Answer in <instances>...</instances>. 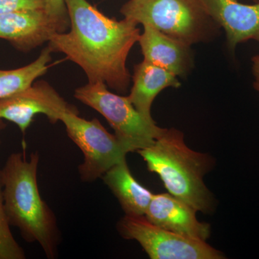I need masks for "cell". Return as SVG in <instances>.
Returning <instances> with one entry per match:
<instances>
[{"mask_svg":"<svg viewBox=\"0 0 259 259\" xmlns=\"http://www.w3.org/2000/svg\"><path fill=\"white\" fill-rule=\"evenodd\" d=\"M122 238L139 242L152 259H221L224 255L206 243L174 233L150 222L146 216L125 214L117 223Z\"/></svg>","mask_w":259,"mask_h":259,"instance_id":"cell-7","label":"cell"},{"mask_svg":"<svg viewBox=\"0 0 259 259\" xmlns=\"http://www.w3.org/2000/svg\"><path fill=\"white\" fill-rule=\"evenodd\" d=\"M37 153L28 160L12 153L0 170L3 206L10 226L20 230L25 241L37 242L49 258L57 256L60 232L55 214L42 200L37 187Z\"/></svg>","mask_w":259,"mask_h":259,"instance_id":"cell-2","label":"cell"},{"mask_svg":"<svg viewBox=\"0 0 259 259\" xmlns=\"http://www.w3.org/2000/svg\"><path fill=\"white\" fill-rule=\"evenodd\" d=\"M196 212L190 204L170 193L153 194L145 216L168 231L206 241L210 235V226L199 222Z\"/></svg>","mask_w":259,"mask_h":259,"instance_id":"cell-10","label":"cell"},{"mask_svg":"<svg viewBox=\"0 0 259 259\" xmlns=\"http://www.w3.org/2000/svg\"><path fill=\"white\" fill-rule=\"evenodd\" d=\"M65 3L70 30L54 33L48 47L80 66L90 82L101 81L118 93H125L131 78L127 57L141 35L138 24L108 18L88 0Z\"/></svg>","mask_w":259,"mask_h":259,"instance_id":"cell-1","label":"cell"},{"mask_svg":"<svg viewBox=\"0 0 259 259\" xmlns=\"http://www.w3.org/2000/svg\"><path fill=\"white\" fill-rule=\"evenodd\" d=\"M45 11L55 25L57 32H66L70 21L65 0H46Z\"/></svg>","mask_w":259,"mask_h":259,"instance_id":"cell-17","label":"cell"},{"mask_svg":"<svg viewBox=\"0 0 259 259\" xmlns=\"http://www.w3.org/2000/svg\"><path fill=\"white\" fill-rule=\"evenodd\" d=\"M76 100L101 114L131 152L148 147L163 132L137 111L128 96L112 93L101 81L89 82L74 91Z\"/></svg>","mask_w":259,"mask_h":259,"instance_id":"cell-5","label":"cell"},{"mask_svg":"<svg viewBox=\"0 0 259 259\" xmlns=\"http://www.w3.org/2000/svg\"><path fill=\"white\" fill-rule=\"evenodd\" d=\"M74 108L49 83L40 81L11 96L0 99V119L13 122L24 134L37 114L47 115L51 122L56 123L64 112Z\"/></svg>","mask_w":259,"mask_h":259,"instance_id":"cell-8","label":"cell"},{"mask_svg":"<svg viewBox=\"0 0 259 259\" xmlns=\"http://www.w3.org/2000/svg\"><path fill=\"white\" fill-rule=\"evenodd\" d=\"M143 26L144 32L140 35L139 42L144 60L177 77L187 74L193 65L190 46L149 25Z\"/></svg>","mask_w":259,"mask_h":259,"instance_id":"cell-12","label":"cell"},{"mask_svg":"<svg viewBox=\"0 0 259 259\" xmlns=\"http://www.w3.org/2000/svg\"><path fill=\"white\" fill-rule=\"evenodd\" d=\"M137 152L148 170L159 176L168 193L197 211L212 210V194L203 180L210 168V158L189 148L181 131L165 128L152 144Z\"/></svg>","mask_w":259,"mask_h":259,"instance_id":"cell-3","label":"cell"},{"mask_svg":"<svg viewBox=\"0 0 259 259\" xmlns=\"http://www.w3.org/2000/svg\"><path fill=\"white\" fill-rule=\"evenodd\" d=\"M5 125L4 122H3V119H0V131H2L3 128H5ZM1 142V141H0Z\"/></svg>","mask_w":259,"mask_h":259,"instance_id":"cell-20","label":"cell"},{"mask_svg":"<svg viewBox=\"0 0 259 259\" xmlns=\"http://www.w3.org/2000/svg\"><path fill=\"white\" fill-rule=\"evenodd\" d=\"M46 0H0V15L20 10H45Z\"/></svg>","mask_w":259,"mask_h":259,"instance_id":"cell-18","label":"cell"},{"mask_svg":"<svg viewBox=\"0 0 259 259\" xmlns=\"http://www.w3.org/2000/svg\"><path fill=\"white\" fill-rule=\"evenodd\" d=\"M120 13L124 18L149 25L190 47L212 36L216 24L197 0H129Z\"/></svg>","mask_w":259,"mask_h":259,"instance_id":"cell-4","label":"cell"},{"mask_svg":"<svg viewBox=\"0 0 259 259\" xmlns=\"http://www.w3.org/2000/svg\"><path fill=\"white\" fill-rule=\"evenodd\" d=\"M127 215L143 216L153 196L130 171L126 160L112 167L102 177Z\"/></svg>","mask_w":259,"mask_h":259,"instance_id":"cell-14","label":"cell"},{"mask_svg":"<svg viewBox=\"0 0 259 259\" xmlns=\"http://www.w3.org/2000/svg\"><path fill=\"white\" fill-rule=\"evenodd\" d=\"M50 48L42 49L36 60L18 69H0V99L11 96L31 86L51 67L52 54Z\"/></svg>","mask_w":259,"mask_h":259,"instance_id":"cell-15","label":"cell"},{"mask_svg":"<svg viewBox=\"0 0 259 259\" xmlns=\"http://www.w3.org/2000/svg\"><path fill=\"white\" fill-rule=\"evenodd\" d=\"M133 81L130 100L137 111L151 122H155L151 116V106L158 94L164 89L181 86L176 75L144 60L135 66Z\"/></svg>","mask_w":259,"mask_h":259,"instance_id":"cell-13","label":"cell"},{"mask_svg":"<svg viewBox=\"0 0 259 259\" xmlns=\"http://www.w3.org/2000/svg\"><path fill=\"white\" fill-rule=\"evenodd\" d=\"M252 73H253L254 81L253 88L259 93V55L253 56L251 59Z\"/></svg>","mask_w":259,"mask_h":259,"instance_id":"cell-19","label":"cell"},{"mask_svg":"<svg viewBox=\"0 0 259 259\" xmlns=\"http://www.w3.org/2000/svg\"><path fill=\"white\" fill-rule=\"evenodd\" d=\"M57 32L45 10H20L0 15V38L24 53L49 42Z\"/></svg>","mask_w":259,"mask_h":259,"instance_id":"cell-11","label":"cell"},{"mask_svg":"<svg viewBox=\"0 0 259 259\" xmlns=\"http://www.w3.org/2000/svg\"><path fill=\"white\" fill-rule=\"evenodd\" d=\"M3 188L0 178V259H24L25 252L10 231V224L3 206Z\"/></svg>","mask_w":259,"mask_h":259,"instance_id":"cell-16","label":"cell"},{"mask_svg":"<svg viewBox=\"0 0 259 259\" xmlns=\"http://www.w3.org/2000/svg\"><path fill=\"white\" fill-rule=\"evenodd\" d=\"M202 10L226 32L228 46L253 40L259 42V3L245 5L238 0H197Z\"/></svg>","mask_w":259,"mask_h":259,"instance_id":"cell-9","label":"cell"},{"mask_svg":"<svg viewBox=\"0 0 259 259\" xmlns=\"http://www.w3.org/2000/svg\"><path fill=\"white\" fill-rule=\"evenodd\" d=\"M60 121L64 124L68 136L82 151L83 162L79 165V173L83 182H93L102 178L112 167L125 161L126 155L131 153L99 120L81 118L76 108L64 112Z\"/></svg>","mask_w":259,"mask_h":259,"instance_id":"cell-6","label":"cell"}]
</instances>
